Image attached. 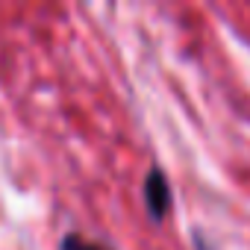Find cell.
Listing matches in <instances>:
<instances>
[{
	"label": "cell",
	"instance_id": "cell-2",
	"mask_svg": "<svg viewBox=\"0 0 250 250\" xmlns=\"http://www.w3.org/2000/svg\"><path fill=\"white\" fill-rule=\"evenodd\" d=\"M59 250H112V247H106L100 241H91L83 232H65L62 241H59Z\"/></svg>",
	"mask_w": 250,
	"mask_h": 250
},
{
	"label": "cell",
	"instance_id": "cell-1",
	"mask_svg": "<svg viewBox=\"0 0 250 250\" xmlns=\"http://www.w3.org/2000/svg\"><path fill=\"white\" fill-rule=\"evenodd\" d=\"M142 197H145V209H147V218L153 224H162L168 218V212L174 209V191H171V180L168 174L153 165L145 180H142Z\"/></svg>",
	"mask_w": 250,
	"mask_h": 250
}]
</instances>
